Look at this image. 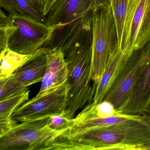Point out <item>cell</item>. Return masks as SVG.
Masks as SVG:
<instances>
[{
  "instance_id": "1",
  "label": "cell",
  "mask_w": 150,
  "mask_h": 150,
  "mask_svg": "<svg viewBox=\"0 0 150 150\" xmlns=\"http://www.w3.org/2000/svg\"><path fill=\"white\" fill-rule=\"evenodd\" d=\"M68 138L72 150H144L150 142V115L85 130Z\"/></svg>"
},
{
  "instance_id": "2",
  "label": "cell",
  "mask_w": 150,
  "mask_h": 150,
  "mask_svg": "<svg viewBox=\"0 0 150 150\" xmlns=\"http://www.w3.org/2000/svg\"><path fill=\"white\" fill-rule=\"evenodd\" d=\"M53 28L17 13L7 16L0 12V50L8 48L21 54H29L41 48L51 38Z\"/></svg>"
},
{
  "instance_id": "3",
  "label": "cell",
  "mask_w": 150,
  "mask_h": 150,
  "mask_svg": "<svg viewBox=\"0 0 150 150\" xmlns=\"http://www.w3.org/2000/svg\"><path fill=\"white\" fill-rule=\"evenodd\" d=\"M68 68L67 107L62 115L74 118L76 111L93 100L96 88L90 84L92 45L72 48L64 53Z\"/></svg>"
},
{
  "instance_id": "4",
  "label": "cell",
  "mask_w": 150,
  "mask_h": 150,
  "mask_svg": "<svg viewBox=\"0 0 150 150\" xmlns=\"http://www.w3.org/2000/svg\"><path fill=\"white\" fill-rule=\"evenodd\" d=\"M118 45L115 22L110 6L93 11L91 79L96 88L111 53Z\"/></svg>"
},
{
  "instance_id": "5",
  "label": "cell",
  "mask_w": 150,
  "mask_h": 150,
  "mask_svg": "<svg viewBox=\"0 0 150 150\" xmlns=\"http://www.w3.org/2000/svg\"><path fill=\"white\" fill-rule=\"evenodd\" d=\"M48 118L18 124L0 136V150H50L67 131L51 129L47 125Z\"/></svg>"
},
{
  "instance_id": "6",
  "label": "cell",
  "mask_w": 150,
  "mask_h": 150,
  "mask_svg": "<svg viewBox=\"0 0 150 150\" xmlns=\"http://www.w3.org/2000/svg\"><path fill=\"white\" fill-rule=\"evenodd\" d=\"M69 85L68 81L18 107L11 118L17 122L49 117L55 114H63L67 107Z\"/></svg>"
},
{
  "instance_id": "7",
  "label": "cell",
  "mask_w": 150,
  "mask_h": 150,
  "mask_svg": "<svg viewBox=\"0 0 150 150\" xmlns=\"http://www.w3.org/2000/svg\"><path fill=\"white\" fill-rule=\"evenodd\" d=\"M150 57V38L140 49L134 50L107 92L103 100L112 103L117 110L127 99L132 85Z\"/></svg>"
},
{
  "instance_id": "8",
  "label": "cell",
  "mask_w": 150,
  "mask_h": 150,
  "mask_svg": "<svg viewBox=\"0 0 150 150\" xmlns=\"http://www.w3.org/2000/svg\"><path fill=\"white\" fill-rule=\"evenodd\" d=\"M150 104V57L136 78L127 99L117 110L128 115L146 114Z\"/></svg>"
},
{
  "instance_id": "9",
  "label": "cell",
  "mask_w": 150,
  "mask_h": 150,
  "mask_svg": "<svg viewBox=\"0 0 150 150\" xmlns=\"http://www.w3.org/2000/svg\"><path fill=\"white\" fill-rule=\"evenodd\" d=\"M95 0H56L46 15L48 24L56 30L73 22L91 11Z\"/></svg>"
},
{
  "instance_id": "10",
  "label": "cell",
  "mask_w": 150,
  "mask_h": 150,
  "mask_svg": "<svg viewBox=\"0 0 150 150\" xmlns=\"http://www.w3.org/2000/svg\"><path fill=\"white\" fill-rule=\"evenodd\" d=\"M46 55L47 67L37 95L50 91L68 80V66L64 52L58 49H49Z\"/></svg>"
},
{
  "instance_id": "11",
  "label": "cell",
  "mask_w": 150,
  "mask_h": 150,
  "mask_svg": "<svg viewBox=\"0 0 150 150\" xmlns=\"http://www.w3.org/2000/svg\"><path fill=\"white\" fill-rule=\"evenodd\" d=\"M145 5V0H130L122 45L119 48L129 55H131L135 50V44L144 18Z\"/></svg>"
},
{
  "instance_id": "12",
  "label": "cell",
  "mask_w": 150,
  "mask_h": 150,
  "mask_svg": "<svg viewBox=\"0 0 150 150\" xmlns=\"http://www.w3.org/2000/svg\"><path fill=\"white\" fill-rule=\"evenodd\" d=\"M46 52L29 60L12 74L23 86L28 87L35 83L42 82L47 67Z\"/></svg>"
},
{
  "instance_id": "13",
  "label": "cell",
  "mask_w": 150,
  "mask_h": 150,
  "mask_svg": "<svg viewBox=\"0 0 150 150\" xmlns=\"http://www.w3.org/2000/svg\"><path fill=\"white\" fill-rule=\"evenodd\" d=\"M48 50L42 47L29 54L18 53L8 48L1 51L0 54V79L10 77L23 64L36 56L47 52Z\"/></svg>"
},
{
  "instance_id": "14",
  "label": "cell",
  "mask_w": 150,
  "mask_h": 150,
  "mask_svg": "<svg viewBox=\"0 0 150 150\" xmlns=\"http://www.w3.org/2000/svg\"><path fill=\"white\" fill-rule=\"evenodd\" d=\"M28 89L10 98L0 101V136L9 131L18 124L11 118L15 110L29 99Z\"/></svg>"
},
{
  "instance_id": "15",
  "label": "cell",
  "mask_w": 150,
  "mask_h": 150,
  "mask_svg": "<svg viewBox=\"0 0 150 150\" xmlns=\"http://www.w3.org/2000/svg\"><path fill=\"white\" fill-rule=\"evenodd\" d=\"M0 7L6 9L9 14L17 13L48 24L46 16L35 8L28 0H0Z\"/></svg>"
},
{
  "instance_id": "16",
  "label": "cell",
  "mask_w": 150,
  "mask_h": 150,
  "mask_svg": "<svg viewBox=\"0 0 150 150\" xmlns=\"http://www.w3.org/2000/svg\"><path fill=\"white\" fill-rule=\"evenodd\" d=\"M130 0H110V7L115 22L118 45H122L123 32Z\"/></svg>"
},
{
  "instance_id": "17",
  "label": "cell",
  "mask_w": 150,
  "mask_h": 150,
  "mask_svg": "<svg viewBox=\"0 0 150 150\" xmlns=\"http://www.w3.org/2000/svg\"><path fill=\"white\" fill-rule=\"evenodd\" d=\"M28 89L21 85L13 75L0 79V101Z\"/></svg>"
},
{
  "instance_id": "18",
  "label": "cell",
  "mask_w": 150,
  "mask_h": 150,
  "mask_svg": "<svg viewBox=\"0 0 150 150\" xmlns=\"http://www.w3.org/2000/svg\"><path fill=\"white\" fill-rule=\"evenodd\" d=\"M150 38V0H145L144 13L135 44V50L142 48Z\"/></svg>"
},
{
  "instance_id": "19",
  "label": "cell",
  "mask_w": 150,
  "mask_h": 150,
  "mask_svg": "<svg viewBox=\"0 0 150 150\" xmlns=\"http://www.w3.org/2000/svg\"><path fill=\"white\" fill-rule=\"evenodd\" d=\"M74 118L69 119L62 114H55L49 117L47 125L51 129L58 131H67L73 126Z\"/></svg>"
},
{
  "instance_id": "20",
  "label": "cell",
  "mask_w": 150,
  "mask_h": 150,
  "mask_svg": "<svg viewBox=\"0 0 150 150\" xmlns=\"http://www.w3.org/2000/svg\"><path fill=\"white\" fill-rule=\"evenodd\" d=\"M31 5L39 11L43 13L45 7V0H28Z\"/></svg>"
},
{
  "instance_id": "21",
  "label": "cell",
  "mask_w": 150,
  "mask_h": 150,
  "mask_svg": "<svg viewBox=\"0 0 150 150\" xmlns=\"http://www.w3.org/2000/svg\"><path fill=\"white\" fill-rule=\"evenodd\" d=\"M110 6V0H95L94 10L101 7Z\"/></svg>"
},
{
  "instance_id": "22",
  "label": "cell",
  "mask_w": 150,
  "mask_h": 150,
  "mask_svg": "<svg viewBox=\"0 0 150 150\" xmlns=\"http://www.w3.org/2000/svg\"><path fill=\"white\" fill-rule=\"evenodd\" d=\"M55 1L56 0H45L44 9L43 12L44 15L46 16L48 14Z\"/></svg>"
},
{
  "instance_id": "23",
  "label": "cell",
  "mask_w": 150,
  "mask_h": 150,
  "mask_svg": "<svg viewBox=\"0 0 150 150\" xmlns=\"http://www.w3.org/2000/svg\"><path fill=\"white\" fill-rule=\"evenodd\" d=\"M144 150H150V142L144 145Z\"/></svg>"
},
{
  "instance_id": "24",
  "label": "cell",
  "mask_w": 150,
  "mask_h": 150,
  "mask_svg": "<svg viewBox=\"0 0 150 150\" xmlns=\"http://www.w3.org/2000/svg\"><path fill=\"white\" fill-rule=\"evenodd\" d=\"M146 113L150 115V104L149 107H148V108H147V110H146Z\"/></svg>"
}]
</instances>
